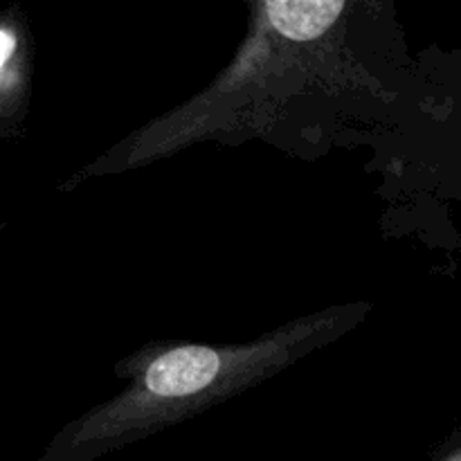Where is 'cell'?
<instances>
[{"label":"cell","mask_w":461,"mask_h":461,"mask_svg":"<svg viewBox=\"0 0 461 461\" xmlns=\"http://www.w3.org/2000/svg\"><path fill=\"white\" fill-rule=\"evenodd\" d=\"M345 9L340 0H270L268 21L291 41H315L327 34Z\"/></svg>","instance_id":"obj_2"},{"label":"cell","mask_w":461,"mask_h":461,"mask_svg":"<svg viewBox=\"0 0 461 461\" xmlns=\"http://www.w3.org/2000/svg\"><path fill=\"white\" fill-rule=\"evenodd\" d=\"M16 36L9 27H5L0 32V79H3V90L5 95L12 90L14 81H16V63H14V57H16Z\"/></svg>","instance_id":"obj_3"},{"label":"cell","mask_w":461,"mask_h":461,"mask_svg":"<svg viewBox=\"0 0 461 461\" xmlns=\"http://www.w3.org/2000/svg\"><path fill=\"white\" fill-rule=\"evenodd\" d=\"M446 461H461V453H457V455H453V457H450V459H446Z\"/></svg>","instance_id":"obj_4"},{"label":"cell","mask_w":461,"mask_h":461,"mask_svg":"<svg viewBox=\"0 0 461 461\" xmlns=\"http://www.w3.org/2000/svg\"><path fill=\"white\" fill-rule=\"evenodd\" d=\"M223 369V358L207 347H178L158 356L147 369V390L160 399L192 396L210 387Z\"/></svg>","instance_id":"obj_1"}]
</instances>
